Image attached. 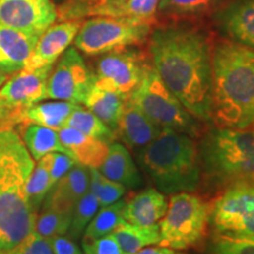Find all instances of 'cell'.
<instances>
[{
    "label": "cell",
    "mask_w": 254,
    "mask_h": 254,
    "mask_svg": "<svg viewBox=\"0 0 254 254\" xmlns=\"http://www.w3.org/2000/svg\"><path fill=\"white\" fill-rule=\"evenodd\" d=\"M212 47L206 34L185 25L151 31L148 52L158 75L196 120L212 122Z\"/></svg>",
    "instance_id": "1"
},
{
    "label": "cell",
    "mask_w": 254,
    "mask_h": 254,
    "mask_svg": "<svg viewBox=\"0 0 254 254\" xmlns=\"http://www.w3.org/2000/svg\"><path fill=\"white\" fill-rule=\"evenodd\" d=\"M212 122L254 131V49L230 39L212 47Z\"/></svg>",
    "instance_id": "2"
},
{
    "label": "cell",
    "mask_w": 254,
    "mask_h": 254,
    "mask_svg": "<svg viewBox=\"0 0 254 254\" xmlns=\"http://www.w3.org/2000/svg\"><path fill=\"white\" fill-rule=\"evenodd\" d=\"M36 161L17 129L0 131V254H8L34 233L37 213L27 202L26 185Z\"/></svg>",
    "instance_id": "3"
},
{
    "label": "cell",
    "mask_w": 254,
    "mask_h": 254,
    "mask_svg": "<svg viewBox=\"0 0 254 254\" xmlns=\"http://www.w3.org/2000/svg\"><path fill=\"white\" fill-rule=\"evenodd\" d=\"M138 163L164 194L192 193L201 179L199 148L190 135L163 128L139 151Z\"/></svg>",
    "instance_id": "4"
},
{
    "label": "cell",
    "mask_w": 254,
    "mask_h": 254,
    "mask_svg": "<svg viewBox=\"0 0 254 254\" xmlns=\"http://www.w3.org/2000/svg\"><path fill=\"white\" fill-rule=\"evenodd\" d=\"M198 148L201 170L213 183L228 186L254 182V131L218 126Z\"/></svg>",
    "instance_id": "5"
},
{
    "label": "cell",
    "mask_w": 254,
    "mask_h": 254,
    "mask_svg": "<svg viewBox=\"0 0 254 254\" xmlns=\"http://www.w3.org/2000/svg\"><path fill=\"white\" fill-rule=\"evenodd\" d=\"M128 99L161 128L173 129L190 136L198 135L199 120L168 90L150 64L146 66L141 81Z\"/></svg>",
    "instance_id": "6"
},
{
    "label": "cell",
    "mask_w": 254,
    "mask_h": 254,
    "mask_svg": "<svg viewBox=\"0 0 254 254\" xmlns=\"http://www.w3.org/2000/svg\"><path fill=\"white\" fill-rule=\"evenodd\" d=\"M158 225L159 246L172 250L196 246L207 232L209 204L192 193H177L171 196L166 213Z\"/></svg>",
    "instance_id": "7"
},
{
    "label": "cell",
    "mask_w": 254,
    "mask_h": 254,
    "mask_svg": "<svg viewBox=\"0 0 254 254\" xmlns=\"http://www.w3.org/2000/svg\"><path fill=\"white\" fill-rule=\"evenodd\" d=\"M152 24L117 17H91L81 24L74 47L86 56H101L111 51L138 46L148 40Z\"/></svg>",
    "instance_id": "8"
},
{
    "label": "cell",
    "mask_w": 254,
    "mask_h": 254,
    "mask_svg": "<svg viewBox=\"0 0 254 254\" xmlns=\"http://www.w3.org/2000/svg\"><path fill=\"white\" fill-rule=\"evenodd\" d=\"M209 224L217 236L254 239V182L226 186L209 205Z\"/></svg>",
    "instance_id": "9"
},
{
    "label": "cell",
    "mask_w": 254,
    "mask_h": 254,
    "mask_svg": "<svg viewBox=\"0 0 254 254\" xmlns=\"http://www.w3.org/2000/svg\"><path fill=\"white\" fill-rule=\"evenodd\" d=\"M146 66L145 57L132 46L111 51L98 60L94 84L128 99L141 81Z\"/></svg>",
    "instance_id": "10"
},
{
    "label": "cell",
    "mask_w": 254,
    "mask_h": 254,
    "mask_svg": "<svg viewBox=\"0 0 254 254\" xmlns=\"http://www.w3.org/2000/svg\"><path fill=\"white\" fill-rule=\"evenodd\" d=\"M94 82V74L75 47H68L51 68L47 79V98L84 104Z\"/></svg>",
    "instance_id": "11"
},
{
    "label": "cell",
    "mask_w": 254,
    "mask_h": 254,
    "mask_svg": "<svg viewBox=\"0 0 254 254\" xmlns=\"http://www.w3.org/2000/svg\"><path fill=\"white\" fill-rule=\"evenodd\" d=\"M58 9L51 0H0V26L39 38L56 23Z\"/></svg>",
    "instance_id": "12"
},
{
    "label": "cell",
    "mask_w": 254,
    "mask_h": 254,
    "mask_svg": "<svg viewBox=\"0 0 254 254\" xmlns=\"http://www.w3.org/2000/svg\"><path fill=\"white\" fill-rule=\"evenodd\" d=\"M52 66L36 69L23 68L11 75L0 87V104L23 112L27 107L47 99V79Z\"/></svg>",
    "instance_id": "13"
},
{
    "label": "cell",
    "mask_w": 254,
    "mask_h": 254,
    "mask_svg": "<svg viewBox=\"0 0 254 254\" xmlns=\"http://www.w3.org/2000/svg\"><path fill=\"white\" fill-rule=\"evenodd\" d=\"M81 24L80 20H65L51 25L39 37L24 68L36 69L53 66L74 41Z\"/></svg>",
    "instance_id": "14"
},
{
    "label": "cell",
    "mask_w": 254,
    "mask_h": 254,
    "mask_svg": "<svg viewBox=\"0 0 254 254\" xmlns=\"http://www.w3.org/2000/svg\"><path fill=\"white\" fill-rule=\"evenodd\" d=\"M214 21L227 39L254 49V0H234L217 9Z\"/></svg>",
    "instance_id": "15"
},
{
    "label": "cell",
    "mask_w": 254,
    "mask_h": 254,
    "mask_svg": "<svg viewBox=\"0 0 254 254\" xmlns=\"http://www.w3.org/2000/svg\"><path fill=\"white\" fill-rule=\"evenodd\" d=\"M88 186L90 168L77 164L52 186L41 207L73 212L79 200L87 193Z\"/></svg>",
    "instance_id": "16"
},
{
    "label": "cell",
    "mask_w": 254,
    "mask_h": 254,
    "mask_svg": "<svg viewBox=\"0 0 254 254\" xmlns=\"http://www.w3.org/2000/svg\"><path fill=\"white\" fill-rule=\"evenodd\" d=\"M163 131L160 126L148 118L142 111L127 99L120 118L118 133L127 147L131 150H142L150 145Z\"/></svg>",
    "instance_id": "17"
},
{
    "label": "cell",
    "mask_w": 254,
    "mask_h": 254,
    "mask_svg": "<svg viewBox=\"0 0 254 254\" xmlns=\"http://www.w3.org/2000/svg\"><path fill=\"white\" fill-rule=\"evenodd\" d=\"M39 38L0 26V73L11 77L25 67Z\"/></svg>",
    "instance_id": "18"
},
{
    "label": "cell",
    "mask_w": 254,
    "mask_h": 254,
    "mask_svg": "<svg viewBox=\"0 0 254 254\" xmlns=\"http://www.w3.org/2000/svg\"><path fill=\"white\" fill-rule=\"evenodd\" d=\"M60 141L75 163L88 168H99L109 153V144L84 133L64 127L58 131Z\"/></svg>",
    "instance_id": "19"
},
{
    "label": "cell",
    "mask_w": 254,
    "mask_h": 254,
    "mask_svg": "<svg viewBox=\"0 0 254 254\" xmlns=\"http://www.w3.org/2000/svg\"><path fill=\"white\" fill-rule=\"evenodd\" d=\"M167 206L168 201L164 193L147 189L124 204L123 219L138 226H153L163 219Z\"/></svg>",
    "instance_id": "20"
},
{
    "label": "cell",
    "mask_w": 254,
    "mask_h": 254,
    "mask_svg": "<svg viewBox=\"0 0 254 254\" xmlns=\"http://www.w3.org/2000/svg\"><path fill=\"white\" fill-rule=\"evenodd\" d=\"M97 170L107 179L122 184L128 189H135L142 184L141 176L131 153L122 144L111 142L109 153Z\"/></svg>",
    "instance_id": "21"
},
{
    "label": "cell",
    "mask_w": 254,
    "mask_h": 254,
    "mask_svg": "<svg viewBox=\"0 0 254 254\" xmlns=\"http://www.w3.org/2000/svg\"><path fill=\"white\" fill-rule=\"evenodd\" d=\"M126 100L117 92L98 86L93 82L84 105L116 133Z\"/></svg>",
    "instance_id": "22"
},
{
    "label": "cell",
    "mask_w": 254,
    "mask_h": 254,
    "mask_svg": "<svg viewBox=\"0 0 254 254\" xmlns=\"http://www.w3.org/2000/svg\"><path fill=\"white\" fill-rule=\"evenodd\" d=\"M78 106L79 104L64 100L38 103L20 113V124L32 123L59 131L66 126L69 116Z\"/></svg>",
    "instance_id": "23"
},
{
    "label": "cell",
    "mask_w": 254,
    "mask_h": 254,
    "mask_svg": "<svg viewBox=\"0 0 254 254\" xmlns=\"http://www.w3.org/2000/svg\"><path fill=\"white\" fill-rule=\"evenodd\" d=\"M18 133L34 161H38L44 155L52 152H60L68 155L67 150L60 141L58 131L37 124L23 123L19 125Z\"/></svg>",
    "instance_id": "24"
},
{
    "label": "cell",
    "mask_w": 254,
    "mask_h": 254,
    "mask_svg": "<svg viewBox=\"0 0 254 254\" xmlns=\"http://www.w3.org/2000/svg\"><path fill=\"white\" fill-rule=\"evenodd\" d=\"M111 234L117 240L123 254H133L145 247L159 245L160 243L158 224L142 227L123 220Z\"/></svg>",
    "instance_id": "25"
},
{
    "label": "cell",
    "mask_w": 254,
    "mask_h": 254,
    "mask_svg": "<svg viewBox=\"0 0 254 254\" xmlns=\"http://www.w3.org/2000/svg\"><path fill=\"white\" fill-rule=\"evenodd\" d=\"M127 0H72L59 9L63 20H75L82 17H117L120 6Z\"/></svg>",
    "instance_id": "26"
},
{
    "label": "cell",
    "mask_w": 254,
    "mask_h": 254,
    "mask_svg": "<svg viewBox=\"0 0 254 254\" xmlns=\"http://www.w3.org/2000/svg\"><path fill=\"white\" fill-rule=\"evenodd\" d=\"M53 153V152H52ZM52 153L44 155L37 161L26 185L27 202L34 213L41 208L47 193L52 189L50 183V171L52 164Z\"/></svg>",
    "instance_id": "27"
},
{
    "label": "cell",
    "mask_w": 254,
    "mask_h": 254,
    "mask_svg": "<svg viewBox=\"0 0 254 254\" xmlns=\"http://www.w3.org/2000/svg\"><path fill=\"white\" fill-rule=\"evenodd\" d=\"M65 127H71L107 144H111L116 139V133L106 124L101 122L90 110L84 109L80 105L69 116Z\"/></svg>",
    "instance_id": "28"
},
{
    "label": "cell",
    "mask_w": 254,
    "mask_h": 254,
    "mask_svg": "<svg viewBox=\"0 0 254 254\" xmlns=\"http://www.w3.org/2000/svg\"><path fill=\"white\" fill-rule=\"evenodd\" d=\"M222 0H160L158 12L179 18L207 15L219 9Z\"/></svg>",
    "instance_id": "29"
},
{
    "label": "cell",
    "mask_w": 254,
    "mask_h": 254,
    "mask_svg": "<svg viewBox=\"0 0 254 254\" xmlns=\"http://www.w3.org/2000/svg\"><path fill=\"white\" fill-rule=\"evenodd\" d=\"M125 201L118 200L114 204L99 208L84 232V239H98L111 234L123 219V207Z\"/></svg>",
    "instance_id": "30"
},
{
    "label": "cell",
    "mask_w": 254,
    "mask_h": 254,
    "mask_svg": "<svg viewBox=\"0 0 254 254\" xmlns=\"http://www.w3.org/2000/svg\"><path fill=\"white\" fill-rule=\"evenodd\" d=\"M40 209V213L37 214L34 227V232L38 236L50 240L67 233L73 212H62L49 207H41Z\"/></svg>",
    "instance_id": "31"
},
{
    "label": "cell",
    "mask_w": 254,
    "mask_h": 254,
    "mask_svg": "<svg viewBox=\"0 0 254 254\" xmlns=\"http://www.w3.org/2000/svg\"><path fill=\"white\" fill-rule=\"evenodd\" d=\"M88 190L97 196L99 208L117 202L125 194L126 187L104 177L97 168H90V186Z\"/></svg>",
    "instance_id": "32"
},
{
    "label": "cell",
    "mask_w": 254,
    "mask_h": 254,
    "mask_svg": "<svg viewBox=\"0 0 254 254\" xmlns=\"http://www.w3.org/2000/svg\"><path fill=\"white\" fill-rule=\"evenodd\" d=\"M99 211V202L97 196L90 190L75 205L72 214L71 226L68 228V236L72 240H77L84 234L92 219Z\"/></svg>",
    "instance_id": "33"
},
{
    "label": "cell",
    "mask_w": 254,
    "mask_h": 254,
    "mask_svg": "<svg viewBox=\"0 0 254 254\" xmlns=\"http://www.w3.org/2000/svg\"><path fill=\"white\" fill-rule=\"evenodd\" d=\"M160 0H127L119 8L118 18L153 24Z\"/></svg>",
    "instance_id": "34"
},
{
    "label": "cell",
    "mask_w": 254,
    "mask_h": 254,
    "mask_svg": "<svg viewBox=\"0 0 254 254\" xmlns=\"http://www.w3.org/2000/svg\"><path fill=\"white\" fill-rule=\"evenodd\" d=\"M213 254H254V239L217 236Z\"/></svg>",
    "instance_id": "35"
},
{
    "label": "cell",
    "mask_w": 254,
    "mask_h": 254,
    "mask_svg": "<svg viewBox=\"0 0 254 254\" xmlns=\"http://www.w3.org/2000/svg\"><path fill=\"white\" fill-rule=\"evenodd\" d=\"M81 245L84 254H123L112 234L98 239H82Z\"/></svg>",
    "instance_id": "36"
},
{
    "label": "cell",
    "mask_w": 254,
    "mask_h": 254,
    "mask_svg": "<svg viewBox=\"0 0 254 254\" xmlns=\"http://www.w3.org/2000/svg\"><path fill=\"white\" fill-rule=\"evenodd\" d=\"M8 254H55L51 247L50 240L41 238L34 232L26 238L23 243L19 244Z\"/></svg>",
    "instance_id": "37"
},
{
    "label": "cell",
    "mask_w": 254,
    "mask_h": 254,
    "mask_svg": "<svg viewBox=\"0 0 254 254\" xmlns=\"http://www.w3.org/2000/svg\"><path fill=\"white\" fill-rule=\"evenodd\" d=\"M75 165H77V163H75L69 155L65 153H60V152H53L52 164H51L50 171L51 186H53L59 179H62V178L65 176L72 167H74Z\"/></svg>",
    "instance_id": "38"
},
{
    "label": "cell",
    "mask_w": 254,
    "mask_h": 254,
    "mask_svg": "<svg viewBox=\"0 0 254 254\" xmlns=\"http://www.w3.org/2000/svg\"><path fill=\"white\" fill-rule=\"evenodd\" d=\"M50 244L55 254H84L69 238L63 236L55 237L50 239Z\"/></svg>",
    "instance_id": "39"
},
{
    "label": "cell",
    "mask_w": 254,
    "mask_h": 254,
    "mask_svg": "<svg viewBox=\"0 0 254 254\" xmlns=\"http://www.w3.org/2000/svg\"><path fill=\"white\" fill-rule=\"evenodd\" d=\"M20 124V112H15L0 104V131L6 128H13Z\"/></svg>",
    "instance_id": "40"
},
{
    "label": "cell",
    "mask_w": 254,
    "mask_h": 254,
    "mask_svg": "<svg viewBox=\"0 0 254 254\" xmlns=\"http://www.w3.org/2000/svg\"><path fill=\"white\" fill-rule=\"evenodd\" d=\"M133 254H183L180 252H177L172 249H167V247L158 246V247H145L138 252Z\"/></svg>",
    "instance_id": "41"
},
{
    "label": "cell",
    "mask_w": 254,
    "mask_h": 254,
    "mask_svg": "<svg viewBox=\"0 0 254 254\" xmlns=\"http://www.w3.org/2000/svg\"><path fill=\"white\" fill-rule=\"evenodd\" d=\"M7 80V77H6V75H4V74H1V73H0V87L2 86V85H4V82Z\"/></svg>",
    "instance_id": "42"
}]
</instances>
